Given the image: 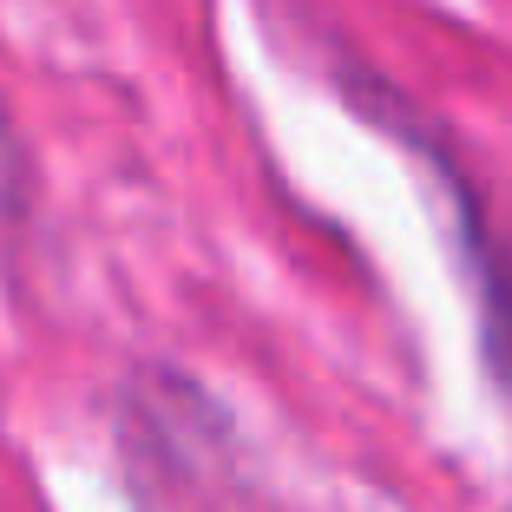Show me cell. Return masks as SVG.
Wrapping results in <instances>:
<instances>
[{
  "mask_svg": "<svg viewBox=\"0 0 512 512\" xmlns=\"http://www.w3.org/2000/svg\"><path fill=\"white\" fill-rule=\"evenodd\" d=\"M14 191H20V145H14V125H7V112H0V217H7Z\"/></svg>",
  "mask_w": 512,
  "mask_h": 512,
  "instance_id": "cell-1",
  "label": "cell"
}]
</instances>
